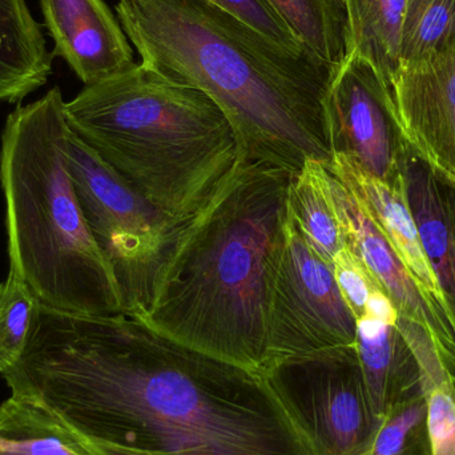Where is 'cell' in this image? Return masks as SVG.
Returning <instances> with one entry per match:
<instances>
[{
	"instance_id": "obj_14",
	"label": "cell",
	"mask_w": 455,
	"mask_h": 455,
	"mask_svg": "<svg viewBox=\"0 0 455 455\" xmlns=\"http://www.w3.org/2000/svg\"><path fill=\"white\" fill-rule=\"evenodd\" d=\"M325 165L355 195L358 204L389 241L395 253L419 281L425 294L433 302L443 307L419 228L406 202L403 186H390L361 170L344 156H333L331 162Z\"/></svg>"
},
{
	"instance_id": "obj_9",
	"label": "cell",
	"mask_w": 455,
	"mask_h": 455,
	"mask_svg": "<svg viewBox=\"0 0 455 455\" xmlns=\"http://www.w3.org/2000/svg\"><path fill=\"white\" fill-rule=\"evenodd\" d=\"M331 156H344L374 178L403 187L409 146L387 80L355 52L336 69L325 98Z\"/></svg>"
},
{
	"instance_id": "obj_23",
	"label": "cell",
	"mask_w": 455,
	"mask_h": 455,
	"mask_svg": "<svg viewBox=\"0 0 455 455\" xmlns=\"http://www.w3.org/2000/svg\"><path fill=\"white\" fill-rule=\"evenodd\" d=\"M455 35V0H406L401 63L438 50Z\"/></svg>"
},
{
	"instance_id": "obj_6",
	"label": "cell",
	"mask_w": 455,
	"mask_h": 455,
	"mask_svg": "<svg viewBox=\"0 0 455 455\" xmlns=\"http://www.w3.org/2000/svg\"><path fill=\"white\" fill-rule=\"evenodd\" d=\"M67 155L85 223L116 281L123 312L144 317L196 216L179 223L157 211L72 130Z\"/></svg>"
},
{
	"instance_id": "obj_3",
	"label": "cell",
	"mask_w": 455,
	"mask_h": 455,
	"mask_svg": "<svg viewBox=\"0 0 455 455\" xmlns=\"http://www.w3.org/2000/svg\"><path fill=\"white\" fill-rule=\"evenodd\" d=\"M293 173L241 160L187 228L151 309L139 318L205 355L261 371Z\"/></svg>"
},
{
	"instance_id": "obj_15",
	"label": "cell",
	"mask_w": 455,
	"mask_h": 455,
	"mask_svg": "<svg viewBox=\"0 0 455 455\" xmlns=\"http://www.w3.org/2000/svg\"><path fill=\"white\" fill-rule=\"evenodd\" d=\"M355 349L379 421L422 392L419 358L398 323L389 325L369 315L358 318Z\"/></svg>"
},
{
	"instance_id": "obj_18",
	"label": "cell",
	"mask_w": 455,
	"mask_h": 455,
	"mask_svg": "<svg viewBox=\"0 0 455 455\" xmlns=\"http://www.w3.org/2000/svg\"><path fill=\"white\" fill-rule=\"evenodd\" d=\"M289 218L310 248L331 265L345 246L326 184L323 163L307 162L291 176L288 191Z\"/></svg>"
},
{
	"instance_id": "obj_26",
	"label": "cell",
	"mask_w": 455,
	"mask_h": 455,
	"mask_svg": "<svg viewBox=\"0 0 455 455\" xmlns=\"http://www.w3.org/2000/svg\"><path fill=\"white\" fill-rule=\"evenodd\" d=\"M337 285L355 320L366 315V304L371 291L379 289L365 265L347 245L331 261ZM381 291V289H379Z\"/></svg>"
},
{
	"instance_id": "obj_19",
	"label": "cell",
	"mask_w": 455,
	"mask_h": 455,
	"mask_svg": "<svg viewBox=\"0 0 455 455\" xmlns=\"http://www.w3.org/2000/svg\"><path fill=\"white\" fill-rule=\"evenodd\" d=\"M297 39L339 68L352 53L347 0H267Z\"/></svg>"
},
{
	"instance_id": "obj_1",
	"label": "cell",
	"mask_w": 455,
	"mask_h": 455,
	"mask_svg": "<svg viewBox=\"0 0 455 455\" xmlns=\"http://www.w3.org/2000/svg\"><path fill=\"white\" fill-rule=\"evenodd\" d=\"M2 377L93 455H313L259 371L127 313L40 304L23 355Z\"/></svg>"
},
{
	"instance_id": "obj_5",
	"label": "cell",
	"mask_w": 455,
	"mask_h": 455,
	"mask_svg": "<svg viewBox=\"0 0 455 455\" xmlns=\"http://www.w3.org/2000/svg\"><path fill=\"white\" fill-rule=\"evenodd\" d=\"M69 133L59 87L16 107L5 120L0 183L10 270L50 309L124 313L116 281L77 199L67 155Z\"/></svg>"
},
{
	"instance_id": "obj_16",
	"label": "cell",
	"mask_w": 455,
	"mask_h": 455,
	"mask_svg": "<svg viewBox=\"0 0 455 455\" xmlns=\"http://www.w3.org/2000/svg\"><path fill=\"white\" fill-rule=\"evenodd\" d=\"M42 28L26 0H0V101L18 103L47 83L53 53Z\"/></svg>"
},
{
	"instance_id": "obj_10",
	"label": "cell",
	"mask_w": 455,
	"mask_h": 455,
	"mask_svg": "<svg viewBox=\"0 0 455 455\" xmlns=\"http://www.w3.org/2000/svg\"><path fill=\"white\" fill-rule=\"evenodd\" d=\"M326 184L345 245L361 259L400 317L421 326L455 381V331L445 307L425 294L389 241L374 226L355 195L326 167Z\"/></svg>"
},
{
	"instance_id": "obj_11",
	"label": "cell",
	"mask_w": 455,
	"mask_h": 455,
	"mask_svg": "<svg viewBox=\"0 0 455 455\" xmlns=\"http://www.w3.org/2000/svg\"><path fill=\"white\" fill-rule=\"evenodd\" d=\"M387 85L411 151L455 181V35L438 50L401 63Z\"/></svg>"
},
{
	"instance_id": "obj_22",
	"label": "cell",
	"mask_w": 455,
	"mask_h": 455,
	"mask_svg": "<svg viewBox=\"0 0 455 455\" xmlns=\"http://www.w3.org/2000/svg\"><path fill=\"white\" fill-rule=\"evenodd\" d=\"M39 305L36 294L10 270L0 283V376L23 355Z\"/></svg>"
},
{
	"instance_id": "obj_20",
	"label": "cell",
	"mask_w": 455,
	"mask_h": 455,
	"mask_svg": "<svg viewBox=\"0 0 455 455\" xmlns=\"http://www.w3.org/2000/svg\"><path fill=\"white\" fill-rule=\"evenodd\" d=\"M352 52L366 59L389 84L401 64L406 0H347Z\"/></svg>"
},
{
	"instance_id": "obj_4",
	"label": "cell",
	"mask_w": 455,
	"mask_h": 455,
	"mask_svg": "<svg viewBox=\"0 0 455 455\" xmlns=\"http://www.w3.org/2000/svg\"><path fill=\"white\" fill-rule=\"evenodd\" d=\"M66 117L130 188L179 223L203 212L243 159L207 93L143 63L85 85L66 103Z\"/></svg>"
},
{
	"instance_id": "obj_21",
	"label": "cell",
	"mask_w": 455,
	"mask_h": 455,
	"mask_svg": "<svg viewBox=\"0 0 455 455\" xmlns=\"http://www.w3.org/2000/svg\"><path fill=\"white\" fill-rule=\"evenodd\" d=\"M403 329L419 358L422 390L427 398V429L433 455H455V381L443 365L429 334L400 317Z\"/></svg>"
},
{
	"instance_id": "obj_27",
	"label": "cell",
	"mask_w": 455,
	"mask_h": 455,
	"mask_svg": "<svg viewBox=\"0 0 455 455\" xmlns=\"http://www.w3.org/2000/svg\"><path fill=\"white\" fill-rule=\"evenodd\" d=\"M365 315L377 318V320L389 323V325H395L398 323V318H400V315H398L397 309L390 301L389 297L379 289L371 291V296H369Z\"/></svg>"
},
{
	"instance_id": "obj_8",
	"label": "cell",
	"mask_w": 455,
	"mask_h": 455,
	"mask_svg": "<svg viewBox=\"0 0 455 455\" xmlns=\"http://www.w3.org/2000/svg\"><path fill=\"white\" fill-rule=\"evenodd\" d=\"M355 334L357 320L337 285L333 267L310 248L289 218L273 280L264 365L288 355L352 347Z\"/></svg>"
},
{
	"instance_id": "obj_25",
	"label": "cell",
	"mask_w": 455,
	"mask_h": 455,
	"mask_svg": "<svg viewBox=\"0 0 455 455\" xmlns=\"http://www.w3.org/2000/svg\"><path fill=\"white\" fill-rule=\"evenodd\" d=\"M216 7L227 11L261 34L267 35L278 44L291 50H304L291 27L278 15L267 0H208Z\"/></svg>"
},
{
	"instance_id": "obj_12",
	"label": "cell",
	"mask_w": 455,
	"mask_h": 455,
	"mask_svg": "<svg viewBox=\"0 0 455 455\" xmlns=\"http://www.w3.org/2000/svg\"><path fill=\"white\" fill-rule=\"evenodd\" d=\"M44 26L61 58L85 85L135 63L132 45L104 0H39Z\"/></svg>"
},
{
	"instance_id": "obj_13",
	"label": "cell",
	"mask_w": 455,
	"mask_h": 455,
	"mask_svg": "<svg viewBox=\"0 0 455 455\" xmlns=\"http://www.w3.org/2000/svg\"><path fill=\"white\" fill-rule=\"evenodd\" d=\"M403 179L406 202L455 331V181L427 164L411 147Z\"/></svg>"
},
{
	"instance_id": "obj_17",
	"label": "cell",
	"mask_w": 455,
	"mask_h": 455,
	"mask_svg": "<svg viewBox=\"0 0 455 455\" xmlns=\"http://www.w3.org/2000/svg\"><path fill=\"white\" fill-rule=\"evenodd\" d=\"M0 455H93L84 441L42 406L11 395L0 405Z\"/></svg>"
},
{
	"instance_id": "obj_7",
	"label": "cell",
	"mask_w": 455,
	"mask_h": 455,
	"mask_svg": "<svg viewBox=\"0 0 455 455\" xmlns=\"http://www.w3.org/2000/svg\"><path fill=\"white\" fill-rule=\"evenodd\" d=\"M259 373L313 455H368L379 421L355 345L270 361Z\"/></svg>"
},
{
	"instance_id": "obj_2",
	"label": "cell",
	"mask_w": 455,
	"mask_h": 455,
	"mask_svg": "<svg viewBox=\"0 0 455 455\" xmlns=\"http://www.w3.org/2000/svg\"><path fill=\"white\" fill-rule=\"evenodd\" d=\"M115 10L144 66L199 88L223 109L243 159L291 172L331 162L325 98L333 66L208 0H119Z\"/></svg>"
},
{
	"instance_id": "obj_24",
	"label": "cell",
	"mask_w": 455,
	"mask_h": 455,
	"mask_svg": "<svg viewBox=\"0 0 455 455\" xmlns=\"http://www.w3.org/2000/svg\"><path fill=\"white\" fill-rule=\"evenodd\" d=\"M368 455H433L424 390L381 419Z\"/></svg>"
}]
</instances>
